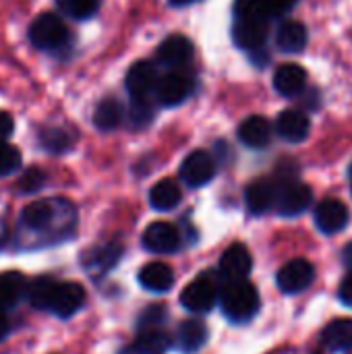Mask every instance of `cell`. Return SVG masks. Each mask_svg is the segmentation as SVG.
Returning <instances> with one entry per match:
<instances>
[{
  "label": "cell",
  "instance_id": "obj_1",
  "mask_svg": "<svg viewBox=\"0 0 352 354\" xmlns=\"http://www.w3.org/2000/svg\"><path fill=\"white\" fill-rule=\"evenodd\" d=\"M220 307L222 313L232 324H245L253 319L259 311V292L247 280L224 282L220 288Z\"/></svg>",
  "mask_w": 352,
  "mask_h": 354
},
{
  "label": "cell",
  "instance_id": "obj_2",
  "mask_svg": "<svg viewBox=\"0 0 352 354\" xmlns=\"http://www.w3.org/2000/svg\"><path fill=\"white\" fill-rule=\"evenodd\" d=\"M29 39L35 48H39L44 52H56L68 44L71 35H68L64 21L58 15L44 12L33 19L31 27H29Z\"/></svg>",
  "mask_w": 352,
  "mask_h": 354
},
{
  "label": "cell",
  "instance_id": "obj_3",
  "mask_svg": "<svg viewBox=\"0 0 352 354\" xmlns=\"http://www.w3.org/2000/svg\"><path fill=\"white\" fill-rule=\"evenodd\" d=\"M220 299L218 284L210 276H199L193 282H189L180 295V303L191 313H207L216 307V301Z\"/></svg>",
  "mask_w": 352,
  "mask_h": 354
},
{
  "label": "cell",
  "instance_id": "obj_4",
  "mask_svg": "<svg viewBox=\"0 0 352 354\" xmlns=\"http://www.w3.org/2000/svg\"><path fill=\"white\" fill-rule=\"evenodd\" d=\"M214 176H216V160L203 149L191 151L180 164V180L191 189L205 187Z\"/></svg>",
  "mask_w": 352,
  "mask_h": 354
},
{
  "label": "cell",
  "instance_id": "obj_5",
  "mask_svg": "<svg viewBox=\"0 0 352 354\" xmlns=\"http://www.w3.org/2000/svg\"><path fill=\"white\" fill-rule=\"evenodd\" d=\"M313 201V193L311 187H307L301 180H288L278 185V201L276 207L282 216L286 218H295L301 216Z\"/></svg>",
  "mask_w": 352,
  "mask_h": 354
},
{
  "label": "cell",
  "instance_id": "obj_6",
  "mask_svg": "<svg viewBox=\"0 0 352 354\" xmlns=\"http://www.w3.org/2000/svg\"><path fill=\"white\" fill-rule=\"evenodd\" d=\"M315 278V268L311 261L307 259H293L288 263H284L276 276V282H278V288L286 295H299L303 292L305 288L311 286Z\"/></svg>",
  "mask_w": 352,
  "mask_h": 354
},
{
  "label": "cell",
  "instance_id": "obj_7",
  "mask_svg": "<svg viewBox=\"0 0 352 354\" xmlns=\"http://www.w3.org/2000/svg\"><path fill=\"white\" fill-rule=\"evenodd\" d=\"M193 91V79L187 75V73H180V71H172L164 77H160L158 85H156V102L162 104V106H178L183 104Z\"/></svg>",
  "mask_w": 352,
  "mask_h": 354
},
{
  "label": "cell",
  "instance_id": "obj_8",
  "mask_svg": "<svg viewBox=\"0 0 352 354\" xmlns=\"http://www.w3.org/2000/svg\"><path fill=\"white\" fill-rule=\"evenodd\" d=\"M85 303V290L81 284L77 282H56L52 297H50V305L48 311L66 319L73 317Z\"/></svg>",
  "mask_w": 352,
  "mask_h": 354
},
{
  "label": "cell",
  "instance_id": "obj_9",
  "mask_svg": "<svg viewBox=\"0 0 352 354\" xmlns=\"http://www.w3.org/2000/svg\"><path fill=\"white\" fill-rule=\"evenodd\" d=\"M143 247L156 255H168L178 251L180 247V232L174 224L168 222H154L143 232Z\"/></svg>",
  "mask_w": 352,
  "mask_h": 354
},
{
  "label": "cell",
  "instance_id": "obj_10",
  "mask_svg": "<svg viewBox=\"0 0 352 354\" xmlns=\"http://www.w3.org/2000/svg\"><path fill=\"white\" fill-rule=\"evenodd\" d=\"M251 268H253V257L243 243L230 245L220 259V274L224 282L247 280V276L251 274Z\"/></svg>",
  "mask_w": 352,
  "mask_h": 354
},
{
  "label": "cell",
  "instance_id": "obj_11",
  "mask_svg": "<svg viewBox=\"0 0 352 354\" xmlns=\"http://www.w3.org/2000/svg\"><path fill=\"white\" fill-rule=\"evenodd\" d=\"M268 37V21L266 19H247L237 17V23L232 25V39L243 50H261Z\"/></svg>",
  "mask_w": 352,
  "mask_h": 354
},
{
  "label": "cell",
  "instance_id": "obj_12",
  "mask_svg": "<svg viewBox=\"0 0 352 354\" xmlns=\"http://www.w3.org/2000/svg\"><path fill=\"white\" fill-rule=\"evenodd\" d=\"M160 77H158V71H156V64L149 62V60H139L135 62L129 73H127V91L131 97H149L154 91H156V85H158Z\"/></svg>",
  "mask_w": 352,
  "mask_h": 354
},
{
  "label": "cell",
  "instance_id": "obj_13",
  "mask_svg": "<svg viewBox=\"0 0 352 354\" xmlns=\"http://www.w3.org/2000/svg\"><path fill=\"white\" fill-rule=\"evenodd\" d=\"M195 48L185 35H170L158 48V62L168 68H180L193 60Z\"/></svg>",
  "mask_w": 352,
  "mask_h": 354
},
{
  "label": "cell",
  "instance_id": "obj_14",
  "mask_svg": "<svg viewBox=\"0 0 352 354\" xmlns=\"http://www.w3.org/2000/svg\"><path fill=\"white\" fill-rule=\"evenodd\" d=\"M315 224L324 234H336L349 224V209L340 199L328 197L315 209Z\"/></svg>",
  "mask_w": 352,
  "mask_h": 354
},
{
  "label": "cell",
  "instance_id": "obj_15",
  "mask_svg": "<svg viewBox=\"0 0 352 354\" xmlns=\"http://www.w3.org/2000/svg\"><path fill=\"white\" fill-rule=\"evenodd\" d=\"M276 201H278V185L274 180L259 178L251 183L245 191V203L253 216H261L270 212L276 205Z\"/></svg>",
  "mask_w": 352,
  "mask_h": 354
},
{
  "label": "cell",
  "instance_id": "obj_16",
  "mask_svg": "<svg viewBox=\"0 0 352 354\" xmlns=\"http://www.w3.org/2000/svg\"><path fill=\"white\" fill-rule=\"evenodd\" d=\"M274 87L284 97H295L305 91L307 87V73L301 64L286 62L280 64L274 73Z\"/></svg>",
  "mask_w": 352,
  "mask_h": 354
},
{
  "label": "cell",
  "instance_id": "obj_17",
  "mask_svg": "<svg viewBox=\"0 0 352 354\" xmlns=\"http://www.w3.org/2000/svg\"><path fill=\"white\" fill-rule=\"evenodd\" d=\"M311 131L309 116L301 110H284L276 120V133L288 143H301Z\"/></svg>",
  "mask_w": 352,
  "mask_h": 354
},
{
  "label": "cell",
  "instance_id": "obj_18",
  "mask_svg": "<svg viewBox=\"0 0 352 354\" xmlns=\"http://www.w3.org/2000/svg\"><path fill=\"white\" fill-rule=\"evenodd\" d=\"M58 201H33L21 212V226L31 232H44L58 216Z\"/></svg>",
  "mask_w": 352,
  "mask_h": 354
},
{
  "label": "cell",
  "instance_id": "obj_19",
  "mask_svg": "<svg viewBox=\"0 0 352 354\" xmlns=\"http://www.w3.org/2000/svg\"><path fill=\"white\" fill-rule=\"evenodd\" d=\"M139 284L149 292H168L174 286V272L164 261H151L141 268Z\"/></svg>",
  "mask_w": 352,
  "mask_h": 354
},
{
  "label": "cell",
  "instance_id": "obj_20",
  "mask_svg": "<svg viewBox=\"0 0 352 354\" xmlns=\"http://www.w3.org/2000/svg\"><path fill=\"white\" fill-rule=\"evenodd\" d=\"M272 124L268 118L263 116H249L247 120H243V124L239 127V139L243 141V145L251 147V149H261L272 141Z\"/></svg>",
  "mask_w": 352,
  "mask_h": 354
},
{
  "label": "cell",
  "instance_id": "obj_21",
  "mask_svg": "<svg viewBox=\"0 0 352 354\" xmlns=\"http://www.w3.org/2000/svg\"><path fill=\"white\" fill-rule=\"evenodd\" d=\"M207 336L210 334H207L205 324H201L197 319H187L176 330V344H178L180 353L195 354L205 346Z\"/></svg>",
  "mask_w": 352,
  "mask_h": 354
},
{
  "label": "cell",
  "instance_id": "obj_22",
  "mask_svg": "<svg viewBox=\"0 0 352 354\" xmlns=\"http://www.w3.org/2000/svg\"><path fill=\"white\" fill-rule=\"evenodd\" d=\"M27 292V280L19 272L0 274V311L6 313L17 307V303Z\"/></svg>",
  "mask_w": 352,
  "mask_h": 354
},
{
  "label": "cell",
  "instance_id": "obj_23",
  "mask_svg": "<svg viewBox=\"0 0 352 354\" xmlns=\"http://www.w3.org/2000/svg\"><path fill=\"white\" fill-rule=\"evenodd\" d=\"M324 346L332 353L352 354V319H336L324 330Z\"/></svg>",
  "mask_w": 352,
  "mask_h": 354
},
{
  "label": "cell",
  "instance_id": "obj_24",
  "mask_svg": "<svg viewBox=\"0 0 352 354\" xmlns=\"http://www.w3.org/2000/svg\"><path fill=\"white\" fill-rule=\"evenodd\" d=\"M276 44L282 52L297 54L307 46V27L299 21H286L276 33Z\"/></svg>",
  "mask_w": 352,
  "mask_h": 354
},
{
  "label": "cell",
  "instance_id": "obj_25",
  "mask_svg": "<svg viewBox=\"0 0 352 354\" xmlns=\"http://www.w3.org/2000/svg\"><path fill=\"white\" fill-rule=\"evenodd\" d=\"M180 187L172 180V178H164L160 183H156L149 191V203L154 209L158 212H170L180 203Z\"/></svg>",
  "mask_w": 352,
  "mask_h": 354
},
{
  "label": "cell",
  "instance_id": "obj_26",
  "mask_svg": "<svg viewBox=\"0 0 352 354\" xmlns=\"http://www.w3.org/2000/svg\"><path fill=\"white\" fill-rule=\"evenodd\" d=\"M124 118V108L116 97H106L95 106L93 112V124L100 131H114Z\"/></svg>",
  "mask_w": 352,
  "mask_h": 354
},
{
  "label": "cell",
  "instance_id": "obj_27",
  "mask_svg": "<svg viewBox=\"0 0 352 354\" xmlns=\"http://www.w3.org/2000/svg\"><path fill=\"white\" fill-rule=\"evenodd\" d=\"M120 253H122V247L118 243L100 245L98 249L89 253V257L85 259V266L89 272H108L120 259Z\"/></svg>",
  "mask_w": 352,
  "mask_h": 354
},
{
  "label": "cell",
  "instance_id": "obj_28",
  "mask_svg": "<svg viewBox=\"0 0 352 354\" xmlns=\"http://www.w3.org/2000/svg\"><path fill=\"white\" fill-rule=\"evenodd\" d=\"M54 286H56V280L50 278V276H39V278H35V280L27 286V299H29V303H31L35 309L48 311V305H50V297H52Z\"/></svg>",
  "mask_w": 352,
  "mask_h": 354
},
{
  "label": "cell",
  "instance_id": "obj_29",
  "mask_svg": "<svg viewBox=\"0 0 352 354\" xmlns=\"http://www.w3.org/2000/svg\"><path fill=\"white\" fill-rule=\"evenodd\" d=\"M168 346L170 340L162 330H147V332H139V338L133 348L137 354H164Z\"/></svg>",
  "mask_w": 352,
  "mask_h": 354
},
{
  "label": "cell",
  "instance_id": "obj_30",
  "mask_svg": "<svg viewBox=\"0 0 352 354\" xmlns=\"http://www.w3.org/2000/svg\"><path fill=\"white\" fill-rule=\"evenodd\" d=\"M154 100L149 97H131L129 120L135 129H145L154 120Z\"/></svg>",
  "mask_w": 352,
  "mask_h": 354
},
{
  "label": "cell",
  "instance_id": "obj_31",
  "mask_svg": "<svg viewBox=\"0 0 352 354\" xmlns=\"http://www.w3.org/2000/svg\"><path fill=\"white\" fill-rule=\"evenodd\" d=\"M60 12H64L71 19H89L95 15L100 0H56Z\"/></svg>",
  "mask_w": 352,
  "mask_h": 354
},
{
  "label": "cell",
  "instance_id": "obj_32",
  "mask_svg": "<svg viewBox=\"0 0 352 354\" xmlns=\"http://www.w3.org/2000/svg\"><path fill=\"white\" fill-rule=\"evenodd\" d=\"M39 141L48 151H66L73 145V135L64 129H46L39 133Z\"/></svg>",
  "mask_w": 352,
  "mask_h": 354
},
{
  "label": "cell",
  "instance_id": "obj_33",
  "mask_svg": "<svg viewBox=\"0 0 352 354\" xmlns=\"http://www.w3.org/2000/svg\"><path fill=\"white\" fill-rule=\"evenodd\" d=\"M234 12L237 17H247V19L268 21V17H272L268 0H234Z\"/></svg>",
  "mask_w": 352,
  "mask_h": 354
},
{
  "label": "cell",
  "instance_id": "obj_34",
  "mask_svg": "<svg viewBox=\"0 0 352 354\" xmlns=\"http://www.w3.org/2000/svg\"><path fill=\"white\" fill-rule=\"evenodd\" d=\"M168 313L162 305H151L147 307L141 315H139V332H147V330H162V326L166 324Z\"/></svg>",
  "mask_w": 352,
  "mask_h": 354
},
{
  "label": "cell",
  "instance_id": "obj_35",
  "mask_svg": "<svg viewBox=\"0 0 352 354\" xmlns=\"http://www.w3.org/2000/svg\"><path fill=\"white\" fill-rule=\"evenodd\" d=\"M21 151L6 143V141H0V176H6V174H12L15 170H19L21 166Z\"/></svg>",
  "mask_w": 352,
  "mask_h": 354
},
{
  "label": "cell",
  "instance_id": "obj_36",
  "mask_svg": "<svg viewBox=\"0 0 352 354\" xmlns=\"http://www.w3.org/2000/svg\"><path fill=\"white\" fill-rule=\"evenodd\" d=\"M44 180H46V174L37 168H29L17 183L19 191L21 193H35L44 187Z\"/></svg>",
  "mask_w": 352,
  "mask_h": 354
},
{
  "label": "cell",
  "instance_id": "obj_37",
  "mask_svg": "<svg viewBox=\"0 0 352 354\" xmlns=\"http://www.w3.org/2000/svg\"><path fill=\"white\" fill-rule=\"evenodd\" d=\"M15 129V120L8 112H2L0 110V141H6V137L12 133Z\"/></svg>",
  "mask_w": 352,
  "mask_h": 354
},
{
  "label": "cell",
  "instance_id": "obj_38",
  "mask_svg": "<svg viewBox=\"0 0 352 354\" xmlns=\"http://www.w3.org/2000/svg\"><path fill=\"white\" fill-rule=\"evenodd\" d=\"M270 2V10H272V17L274 15H280V12H288L290 8L297 6L299 0H268Z\"/></svg>",
  "mask_w": 352,
  "mask_h": 354
},
{
  "label": "cell",
  "instance_id": "obj_39",
  "mask_svg": "<svg viewBox=\"0 0 352 354\" xmlns=\"http://www.w3.org/2000/svg\"><path fill=\"white\" fill-rule=\"evenodd\" d=\"M340 301L352 309V272L342 280L340 284Z\"/></svg>",
  "mask_w": 352,
  "mask_h": 354
},
{
  "label": "cell",
  "instance_id": "obj_40",
  "mask_svg": "<svg viewBox=\"0 0 352 354\" xmlns=\"http://www.w3.org/2000/svg\"><path fill=\"white\" fill-rule=\"evenodd\" d=\"M8 330H10V324H8V319H6V315L0 311V342L6 338V334H8Z\"/></svg>",
  "mask_w": 352,
  "mask_h": 354
},
{
  "label": "cell",
  "instance_id": "obj_41",
  "mask_svg": "<svg viewBox=\"0 0 352 354\" xmlns=\"http://www.w3.org/2000/svg\"><path fill=\"white\" fill-rule=\"evenodd\" d=\"M342 261H344L346 268H351L352 270V243L344 247V251H342Z\"/></svg>",
  "mask_w": 352,
  "mask_h": 354
},
{
  "label": "cell",
  "instance_id": "obj_42",
  "mask_svg": "<svg viewBox=\"0 0 352 354\" xmlns=\"http://www.w3.org/2000/svg\"><path fill=\"white\" fill-rule=\"evenodd\" d=\"M193 2H197V0H170V4H174V6H185V4H193Z\"/></svg>",
  "mask_w": 352,
  "mask_h": 354
},
{
  "label": "cell",
  "instance_id": "obj_43",
  "mask_svg": "<svg viewBox=\"0 0 352 354\" xmlns=\"http://www.w3.org/2000/svg\"><path fill=\"white\" fill-rule=\"evenodd\" d=\"M351 176H352V172H351Z\"/></svg>",
  "mask_w": 352,
  "mask_h": 354
}]
</instances>
